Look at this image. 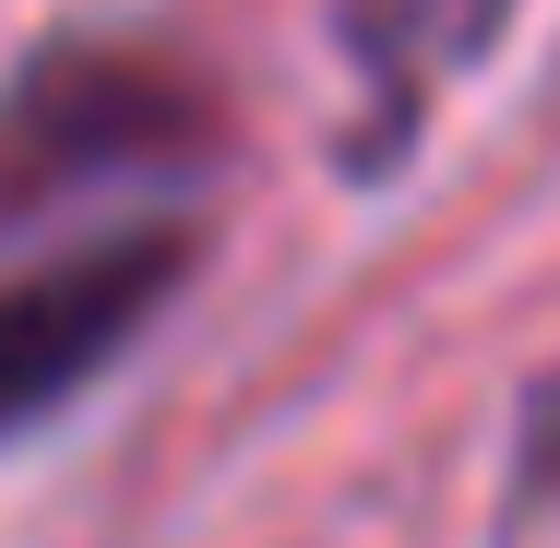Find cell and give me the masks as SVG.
I'll return each mask as SVG.
<instances>
[{
    "mask_svg": "<svg viewBox=\"0 0 560 548\" xmlns=\"http://www.w3.org/2000/svg\"><path fill=\"white\" fill-rule=\"evenodd\" d=\"M226 143L215 84L131 36H48L0 84V238L84 203H155Z\"/></svg>",
    "mask_w": 560,
    "mask_h": 548,
    "instance_id": "6da1fadb",
    "label": "cell"
},
{
    "mask_svg": "<svg viewBox=\"0 0 560 548\" xmlns=\"http://www.w3.org/2000/svg\"><path fill=\"white\" fill-rule=\"evenodd\" d=\"M191 263H203L191 226H108V238H72L48 263L0 275V441L60 418L119 346L191 287Z\"/></svg>",
    "mask_w": 560,
    "mask_h": 548,
    "instance_id": "7a4b0ae2",
    "label": "cell"
},
{
    "mask_svg": "<svg viewBox=\"0 0 560 548\" xmlns=\"http://www.w3.org/2000/svg\"><path fill=\"white\" fill-rule=\"evenodd\" d=\"M501 12L513 0H346V60H358V84H370V119L382 131H406V119L430 108V84H453L489 36H501Z\"/></svg>",
    "mask_w": 560,
    "mask_h": 548,
    "instance_id": "3957f363",
    "label": "cell"
},
{
    "mask_svg": "<svg viewBox=\"0 0 560 548\" xmlns=\"http://www.w3.org/2000/svg\"><path fill=\"white\" fill-rule=\"evenodd\" d=\"M513 489H525V501H549V489H560V370L537 382V406H525V453H513Z\"/></svg>",
    "mask_w": 560,
    "mask_h": 548,
    "instance_id": "277c9868",
    "label": "cell"
}]
</instances>
